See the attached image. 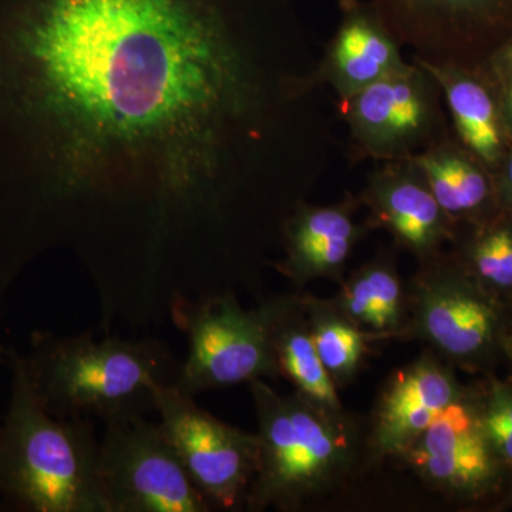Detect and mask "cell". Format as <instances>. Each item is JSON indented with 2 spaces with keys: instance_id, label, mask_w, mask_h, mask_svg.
Segmentation results:
<instances>
[{
  "instance_id": "16",
  "label": "cell",
  "mask_w": 512,
  "mask_h": 512,
  "mask_svg": "<svg viewBox=\"0 0 512 512\" xmlns=\"http://www.w3.org/2000/svg\"><path fill=\"white\" fill-rule=\"evenodd\" d=\"M413 160L454 227L460 222L485 221L491 207L498 204L495 183L487 167L448 134L424 148Z\"/></svg>"
},
{
  "instance_id": "17",
  "label": "cell",
  "mask_w": 512,
  "mask_h": 512,
  "mask_svg": "<svg viewBox=\"0 0 512 512\" xmlns=\"http://www.w3.org/2000/svg\"><path fill=\"white\" fill-rule=\"evenodd\" d=\"M332 302L366 335H402L409 318V292L389 252L353 272Z\"/></svg>"
},
{
  "instance_id": "8",
  "label": "cell",
  "mask_w": 512,
  "mask_h": 512,
  "mask_svg": "<svg viewBox=\"0 0 512 512\" xmlns=\"http://www.w3.org/2000/svg\"><path fill=\"white\" fill-rule=\"evenodd\" d=\"M99 476L111 512H208L160 423L144 416L106 424Z\"/></svg>"
},
{
  "instance_id": "22",
  "label": "cell",
  "mask_w": 512,
  "mask_h": 512,
  "mask_svg": "<svg viewBox=\"0 0 512 512\" xmlns=\"http://www.w3.org/2000/svg\"><path fill=\"white\" fill-rule=\"evenodd\" d=\"M481 427L504 466H512V384L494 380L477 399Z\"/></svg>"
},
{
  "instance_id": "27",
  "label": "cell",
  "mask_w": 512,
  "mask_h": 512,
  "mask_svg": "<svg viewBox=\"0 0 512 512\" xmlns=\"http://www.w3.org/2000/svg\"><path fill=\"white\" fill-rule=\"evenodd\" d=\"M510 500H512V484H511V491H510Z\"/></svg>"
},
{
  "instance_id": "13",
  "label": "cell",
  "mask_w": 512,
  "mask_h": 512,
  "mask_svg": "<svg viewBox=\"0 0 512 512\" xmlns=\"http://www.w3.org/2000/svg\"><path fill=\"white\" fill-rule=\"evenodd\" d=\"M338 30L330 40L318 69L309 76L311 86L329 84L338 100L406 67L402 45L369 3L342 0Z\"/></svg>"
},
{
  "instance_id": "21",
  "label": "cell",
  "mask_w": 512,
  "mask_h": 512,
  "mask_svg": "<svg viewBox=\"0 0 512 512\" xmlns=\"http://www.w3.org/2000/svg\"><path fill=\"white\" fill-rule=\"evenodd\" d=\"M360 239L359 235H349L285 245L286 258L278 269L298 285L320 278L342 281L343 271Z\"/></svg>"
},
{
  "instance_id": "18",
  "label": "cell",
  "mask_w": 512,
  "mask_h": 512,
  "mask_svg": "<svg viewBox=\"0 0 512 512\" xmlns=\"http://www.w3.org/2000/svg\"><path fill=\"white\" fill-rule=\"evenodd\" d=\"M275 353L279 372L295 386V392L325 412L343 414L338 386L319 359L303 299L298 296H286L276 322Z\"/></svg>"
},
{
  "instance_id": "15",
  "label": "cell",
  "mask_w": 512,
  "mask_h": 512,
  "mask_svg": "<svg viewBox=\"0 0 512 512\" xmlns=\"http://www.w3.org/2000/svg\"><path fill=\"white\" fill-rule=\"evenodd\" d=\"M417 60L439 83L453 120L457 141L487 168L500 167L505 154V124L501 101L464 64Z\"/></svg>"
},
{
  "instance_id": "12",
  "label": "cell",
  "mask_w": 512,
  "mask_h": 512,
  "mask_svg": "<svg viewBox=\"0 0 512 512\" xmlns=\"http://www.w3.org/2000/svg\"><path fill=\"white\" fill-rule=\"evenodd\" d=\"M467 394L436 356L419 357L384 386L373 414L370 450L377 457H403L440 414Z\"/></svg>"
},
{
  "instance_id": "24",
  "label": "cell",
  "mask_w": 512,
  "mask_h": 512,
  "mask_svg": "<svg viewBox=\"0 0 512 512\" xmlns=\"http://www.w3.org/2000/svg\"><path fill=\"white\" fill-rule=\"evenodd\" d=\"M491 66L500 79L512 73V39L491 57Z\"/></svg>"
},
{
  "instance_id": "19",
  "label": "cell",
  "mask_w": 512,
  "mask_h": 512,
  "mask_svg": "<svg viewBox=\"0 0 512 512\" xmlns=\"http://www.w3.org/2000/svg\"><path fill=\"white\" fill-rule=\"evenodd\" d=\"M313 345L336 386L352 382L366 353V333L350 322L332 301L305 296Z\"/></svg>"
},
{
  "instance_id": "9",
  "label": "cell",
  "mask_w": 512,
  "mask_h": 512,
  "mask_svg": "<svg viewBox=\"0 0 512 512\" xmlns=\"http://www.w3.org/2000/svg\"><path fill=\"white\" fill-rule=\"evenodd\" d=\"M165 436L188 476L214 508L245 507L258 468L256 433L224 423L174 384L158 393L156 409Z\"/></svg>"
},
{
  "instance_id": "6",
  "label": "cell",
  "mask_w": 512,
  "mask_h": 512,
  "mask_svg": "<svg viewBox=\"0 0 512 512\" xmlns=\"http://www.w3.org/2000/svg\"><path fill=\"white\" fill-rule=\"evenodd\" d=\"M409 291V318L402 335L427 343L434 353L478 370L505 349L507 325L498 296L460 262L443 254L420 262Z\"/></svg>"
},
{
  "instance_id": "11",
  "label": "cell",
  "mask_w": 512,
  "mask_h": 512,
  "mask_svg": "<svg viewBox=\"0 0 512 512\" xmlns=\"http://www.w3.org/2000/svg\"><path fill=\"white\" fill-rule=\"evenodd\" d=\"M359 201L369 210L370 225L386 229L397 247L420 262L441 254L444 242L453 238L456 227L413 157L379 163Z\"/></svg>"
},
{
  "instance_id": "1",
  "label": "cell",
  "mask_w": 512,
  "mask_h": 512,
  "mask_svg": "<svg viewBox=\"0 0 512 512\" xmlns=\"http://www.w3.org/2000/svg\"><path fill=\"white\" fill-rule=\"evenodd\" d=\"M248 47L191 0H0V235L76 190L217 174L261 106Z\"/></svg>"
},
{
  "instance_id": "3",
  "label": "cell",
  "mask_w": 512,
  "mask_h": 512,
  "mask_svg": "<svg viewBox=\"0 0 512 512\" xmlns=\"http://www.w3.org/2000/svg\"><path fill=\"white\" fill-rule=\"evenodd\" d=\"M10 396L0 424V507L22 512H111L99 443L87 419H57L33 393L22 355L8 353Z\"/></svg>"
},
{
  "instance_id": "2",
  "label": "cell",
  "mask_w": 512,
  "mask_h": 512,
  "mask_svg": "<svg viewBox=\"0 0 512 512\" xmlns=\"http://www.w3.org/2000/svg\"><path fill=\"white\" fill-rule=\"evenodd\" d=\"M23 367L40 404L57 419L104 424L144 416L158 393L177 380L180 365L157 340L60 336L37 330Z\"/></svg>"
},
{
  "instance_id": "10",
  "label": "cell",
  "mask_w": 512,
  "mask_h": 512,
  "mask_svg": "<svg viewBox=\"0 0 512 512\" xmlns=\"http://www.w3.org/2000/svg\"><path fill=\"white\" fill-rule=\"evenodd\" d=\"M402 458L427 483L468 500L493 491L504 467L485 437L471 393L440 414Z\"/></svg>"
},
{
  "instance_id": "23",
  "label": "cell",
  "mask_w": 512,
  "mask_h": 512,
  "mask_svg": "<svg viewBox=\"0 0 512 512\" xmlns=\"http://www.w3.org/2000/svg\"><path fill=\"white\" fill-rule=\"evenodd\" d=\"M501 171L495 181L497 202L501 210L512 212V148L500 164Z\"/></svg>"
},
{
  "instance_id": "4",
  "label": "cell",
  "mask_w": 512,
  "mask_h": 512,
  "mask_svg": "<svg viewBox=\"0 0 512 512\" xmlns=\"http://www.w3.org/2000/svg\"><path fill=\"white\" fill-rule=\"evenodd\" d=\"M258 419L259 457L245 507L298 510L342 484L359 461L355 424L264 380L249 383Z\"/></svg>"
},
{
  "instance_id": "5",
  "label": "cell",
  "mask_w": 512,
  "mask_h": 512,
  "mask_svg": "<svg viewBox=\"0 0 512 512\" xmlns=\"http://www.w3.org/2000/svg\"><path fill=\"white\" fill-rule=\"evenodd\" d=\"M285 298L244 309L231 295L195 302L178 296L173 318L188 340L174 386L188 396L276 379L275 328Z\"/></svg>"
},
{
  "instance_id": "25",
  "label": "cell",
  "mask_w": 512,
  "mask_h": 512,
  "mask_svg": "<svg viewBox=\"0 0 512 512\" xmlns=\"http://www.w3.org/2000/svg\"><path fill=\"white\" fill-rule=\"evenodd\" d=\"M503 82V92H501V111H503V119L505 130L512 134V73L501 79Z\"/></svg>"
},
{
  "instance_id": "7",
  "label": "cell",
  "mask_w": 512,
  "mask_h": 512,
  "mask_svg": "<svg viewBox=\"0 0 512 512\" xmlns=\"http://www.w3.org/2000/svg\"><path fill=\"white\" fill-rule=\"evenodd\" d=\"M441 99L433 74L413 60L362 92L338 100L353 154L376 163L417 156L447 136Z\"/></svg>"
},
{
  "instance_id": "20",
  "label": "cell",
  "mask_w": 512,
  "mask_h": 512,
  "mask_svg": "<svg viewBox=\"0 0 512 512\" xmlns=\"http://www.w3.org/2000/svg\"><path fill=\"white\" fill-rule=\"evenodd\" d=\"M456 259L494 295H512V221L477 222L460 242Z\"/></svg>"
},
{
  "instance_id": "26",
  "label": "cell",
  "mask_w": 512,
  "mask_h": 512,
  "mask_svg": "<svg viewBox=\"0 0 512 512\" xmlns=\"http://www.w3.org/2000/svg\"><path fill=\"white\" fill-rule=\"evenodd\" d=\"M505 352H507V355L510 356V359L512 360V333L511 335L507 336V340H505Z\"/></svg>"
},
{
  "instance_id": "14",
  "label": "cell",
  "mask_w": 512,
  "mask_h": 512,
  "mask_svg": "<svg viewBox=\"0 0 512 512\" xmlns=\"http://www.w3.org/2000/svg\"><path fill=\"white\" fill-rule=\"evenodd\" d=\"M413 59L453 63L454 40L466 23L490 18L503 0H366Z\"/></svg>"
}]
</instances>
